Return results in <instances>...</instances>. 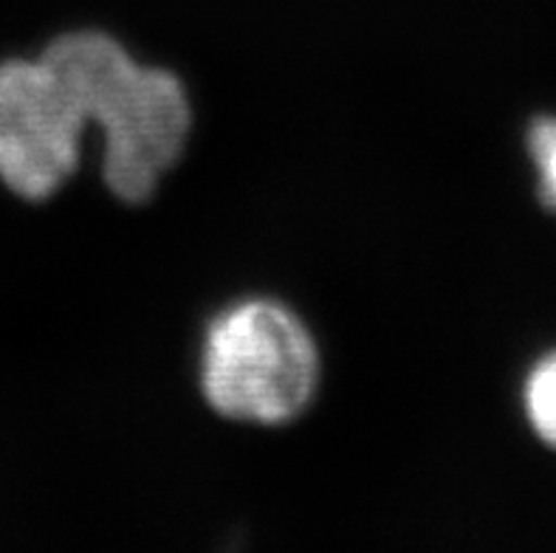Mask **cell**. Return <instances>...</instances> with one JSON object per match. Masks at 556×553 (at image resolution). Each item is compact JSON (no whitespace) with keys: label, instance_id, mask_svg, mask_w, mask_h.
<instances>
[{"label":"cell","instance_id":"1","mask_svg":"<svg viewBox=\"0 0 556 553\" xmlns=\"http://www.w3.org/2000/svg\"><path fill=\"white\" fill-rule=\"evenodd\" d=\"M42 60L102 134V178L125 203L153 198L190 139L192 111L181 79L136 63L102 32L51 40Z\"/></svg>","mask_w":556,"mask_h":553},{"label":"cell","instance_id":"2","mask_svg":"<svg viewBox=\"0 0 556 553\" xmlns=\"http://www.w3.org/2000/svg\"><path fill=\"white\" fill-rule=\"evenodd\" d=\"M319 353L303 319L280 302L232 305L206 330L201 385L215 413L277 427L314 401Z\"/></svg>","mask_w":556,"mask_h":553},{"label":"cell","instance_id":"3","mask_svg":"<svg viewBox=\"0 0 556 553\" xmlns=\"http://www.w3.org/2000/svg\"><path fill=\"white\" fill-rule=\"evenodd\" d=\"M85 116L42 56L0 63V181L42 201L79 167Z\"/></svg>","mask_w":556,"mask_h":553},{"label":"cell","instance_id":"4","mask_svg":"<svg viewBox=\"0 0 556 553\" xmlns=\"http://www.w3.org/2000/svg\"><path fill=\"white\" fill-rule=\"evenodd\" d=\"M522 404L536 438L556 449V351L540 359L522 387Z\"/></svg>","mask_w":556,"mask_h":553},{"label":"cell","instance_id":"5","mask_svg":"<svg viewBox=\"0 0 556 553\" xmlns=\"http://www.w3.org/2000/svg\"><path fill=\"white\" fill-rule=\"evenodd\" d=\"M526 148L540 178V198L556 210V116H540L529 127Z\"/></svg>","mask_w":556,"mask_h":553}]
</instances>
